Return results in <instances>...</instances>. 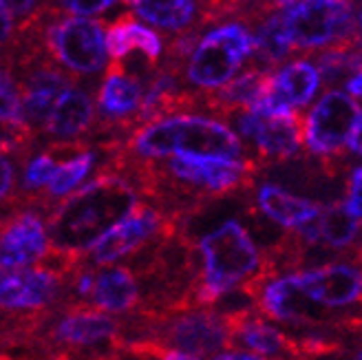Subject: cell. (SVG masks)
<instances>
[{
    "instance_id": "1",
    "label": "cell",
    "mask_w": 362,
    "mask_h": 360,
    "mask_svg": "<svg viewBox=\"0 0 362 360\" xmlns=\"http://www.w3.org/2000/svg\"><path fill=\"white\" fill-rule=\"evenodd\" d=\"M137 206V188L117 170H102L56 208L47 219L49 250L69 259H80L104 232Z\"/></svg>"
},
{
    "instance_id": "2",
    "label": "cell",
    "mask_w": 362,
    "mask_h": 360,
    "mask_svg": "<svg viewBox=\"0 0 362 360\" xmlns=\"http://www.w3.org/2000/svg\"><path fill=\"white\" fill-rule=\"evenodd\" d=\"M124 153L141 159H164L173 155L192 157H243L241 137L221 120L206 115L168 113L139 124L119 141Z\"/></svg>"
},
{
    "instance_id": "3",
    "label": "cell",
    "mask_w": 362,
    "mask_h": 360,
    "mask_svg": "<svg viewBox=\"0 0 362 360\" xmlns=\"http://www.w3.org/2000/svg\"><path fill=\"white\" fill-rule=\"evenodd\" d=\"M204 269L194 287L197 308L214 305L261 272V252L239 221H223L199 241Z\"/></svg>"
},
{
    "instance_id": "4",
    "label": "cell",
    "mask_w": 362,
    "mask_h": 360,
    "mask_svg": "<svg viewBox=\"0 0 362 360\" xmlns=\"http://www.w3.org/2000/svg\"><path fill=\"white\" fill-rule=\"evenodd\" d=\"M29 25L38 31L45 53L66 74L93 78L106 66V38L98 21L88 16H62L60 7H49Z\"/></svg>"
},
{
    "instance_id": "5",
    "label": "cell",
    "mask_w": 362,
    "mask_h": 360,
    "mask_svg": "<svg viewBox=\"0 0 362 360\" xmlns=\"http://www.w3.org/2000/svg\"><path fill=\"white\" fill-rule=\"evenodd\" d=\"M255 51V35L241 23H226L208 31L194 42L184 60V78L190 86L202 91H214L234 76Z\"/></svg>"
},
{
    "instance_id": "6",
    "label": "cell",
    "mask_w": 362,
    "mask_h": 360,
    "mask_svg": "<svg viewBox=\"0 0 362 360\" xmlns=\"http://www.w3.org/2000/svg\"><path fill=\"white\" fill-rule=\"evenodd\" d=\"M122 338V325L106 312L88 308H64V314L40 338L42 352L49 358H64L78 354H108ZM117 354V352H115Z\"/></svg>"
},
{
    "instance_id": "7",
    "label": "cell",
    "mask_w": 362,
    "mask_h": 360,
    "mask_svg": "<svg viewBox=\"0 0 362 360\" xmlns=\"http://www.w3.org/2000/svg\"><path fill=\"white\" fill-rule=\"evenodd\" d=\"M296 49H318L345 42L354 27L349 0H292L281 13Z\"/></svg>"
},
{
    "instance_id": "8",
    "label": "cell",
    "mask_w": 362,
    "mask_h": 360,
    "mask_svg": "<svg viewBox=\"0 0 362 360\" xmlns=\"http://www.w3.org/2000/svg\"><path fill=\"white\" fill-rule=\"evenodd\" d=\"M42 206L27 197H13L0 212V265L29 267L40 263L49 250Z\"/></svg>"
},
{
    "instance_id": "9",
    "label": "cell",
    "mask_w": 362,
    "mask_h": 360,
    "mask_svg": "<svg viewBox=\"0 0 362 360\" xmlns=\"http://www.w3.org/2000/svg\"><path fill=\"white\" fill-rule=\"evenodd\" d=\"M179 232L175 214H166L155 206H135L111 230L90 245V263L108 265L124 257H133L137 250L148 245L159 237H168Z\"/></svg>"
},
{
    "instance_id": "10",
    "label": "cell",
    "mask_w": 362,
    "mask_h": 360,
    "mask_svg": "<svg viewBox=\"0 0 362 360\" xmlns=\"http://www.w3.org/2000/svg\"><path fill=\"white\" fill-rule=\"evenodd\" d=\"M358 102L345 91H327L307 115L305 144L314 155H334L351 137L360 117Z\"/></svg>"
},
{
    "instance_id": "11",
    "label": "cell",
    "mask_w": 362,
    "mask_h": 360,
    "mask_svg": "<svg viewBox=\"0 0 362 360\" xmlns=\"http://www.w3.org/2000/svg\"><path fill=\"white\" fill-rule=\"evenodd\" d=\"M234 126L243 139L252 141V146L263 159H289L300 151L305 126L296 111L265 115L252 109H243L234 115Z\"/></svg>"
},
{
    "instance_id": "12",
    "label": "cell",
    "mask_w": 362,
    "mask_h": 360,
    "mask_svg": "<svg viewBox=\"0 0 362 360\" xmlns=\"http://www.w3.org/2000/svg\"><path fill=\"white\" fill-rule=\"evenodd\" d=\"M64 279L42 265L5 267L0 272V308L9 312H40L62 296Z\"/></svg>"
},
{
    "instance_id": "13",
    "label": "cell",
    "mask_w": 362,
    "mask_h": 360,
    "mask_svg": "<svg viewBox=\"0 0 362 360\" xmlns=\"http://www.w3.org/2000/svg\"><path fill=\"white\" fill-rule=\"evenodd\" d=\"M252 296L259 310L269 318L281 323H296V325H312L322 320V305H318L307 294L296 274H287L279 279H263L252 287H241Z\"/></svg>"
},
{
    "instance_id": "14",
    "label": "cell",
    "mask_w": 362,
    "mask_h": 360,
    "mask_svg": "<svg viewBox=\"0 0 362 360\" xmlns=\"http://www.w3.org/2000/svg\"><path fill=\"white\" fill-rule=\"evenodd\" d=\"M320 86V74L312 62H289L279 74H272L267 91L252 106V111L276 115L307 106Z\"/></svg>"
},
{
    "instance_id": "15",
    "label": "cell",
    "mask_w": 362,
    "mask_h": 360,
    "mask_svg": "<svg viewBox=\"0 0 362 360\" xmlns=\"http://www.w3.org/2000/svg\"><path fill=\"white\" fill-rule=\"evenodd\" d=\"M298 283L322 308H345L362 294V269L351 263H329L298 272Z\"/></svg>"
},
{
    "instance_id": "16",
    "label": "cell",
    "mask_w": 362,
    "mask_h": 360,
    "mask_svg": "<svg viewBox=\"0 0 362 360\" xmlns=\"http://www.w3.org/2000/svg\"><path fill=\"white\" fill-rule=\"evenodd\" d=\"M141 102L144 82L126 74L122 62L113 60V64H108V71L98 91L102 120H108L111 124H129L133 133L139 126L137 113L141 109Z\"/></svg>"
},
{
    "instance_id": "17",
    "label": "cell",
    "mask_w": 362,
    "mask_h": 360,
    "mask_svg": "<svg viewBox=\"0 0 362 360\" xmlns=\"http://www.w3.org/2000/svg\"><path fill=\"white\" fill-rule=\"evenodd\" d=\"M95 120V104L93 95L80 86H66L60 100L53 106V111L45 124L42 135H47L49 141H76L90 131Z\"/></svg>"
},
{
    "instance_id": "18",
    "label": "cell",
    "mask_w": 362,
    "mask_h": 360,
    "mask_svg": "<svg viewBox=\"0 0 362 360\" xmlns=\"http://www.w3.org/2000/svg\"><path fill=\"white\" fill-rule=\"evenodd\" d=\"M135 16L170 35H184L197 31L199 13L206 0H124Z\"/></svg>"
},
{
    "instance_id": "19",
    "label": "cell",
    "mask_w": 362,
    "mask_h": 360,
    "mask_svg": "<svg viewBox=\"0 0 362 360\" xmlns=\"http://www.w3.org/2000/svg\"><path fill=\"white\" fill-rule=\"evenodd\" d=\"M300 230V239L310 245H332V248H347L358 237V219L340 204L329 208H320V212L312 221H307Z\"/></svg>"
},
{
    "instance_id": "20",
    "label": "cell",
    "mask_w": 362,
    "mask_h": 360,
    "mask_svg": "<svg viewBox=\"0 0 362 360\" xmlns=\"http://www.w3.org/2000/svg\"><path fill=\"white\" fill-rule=\"evenodd\" d=\"M257 206L269 221H274L283 228H300L320 212L318 204L307 202L303 197L274 184H265L259 188Z\"/></svg>"
},
{
    "instance_id": "21",
    "label": "cell",
    "mask_w": 362,
    "mask_h": 360,
    "mask_svg": "<svg viewBox=\"0 0 362 360\" xmlns=\"http://www.w3.org/2000/svg\"><path fill=\"white\" fill-rule=\"evenodd\" d=\"M93 166H95V155L90 151H82L74 157L62 159V164H58L56 170H53L45 192H38L33 199L49 210L51 202L62 199L64 194L76 190L86 179V175L93 170Z\"/></svg>"
},
{
    "instance_id": "22",
    "label": "cell",
    "mask_w": 362,
    "mask_h": 360,
    "mask_svg": "<svg viewBox=\"0 0 362 360\" xmlns=\"http://www.w3.org/2000/svg\"><path fill=\"white\" fill-rule=\"evenodd\" d=\"M292 49L294 47L285 31L283 18L276 16L274 11L267 13L255 33V51L252 53H257V64L263 69H272L281 60H285Z\"/></svg>"
},
{
    "instance_id": "23",
    "label": "cell",
    "mask_w": 362,
    "mask_h": 360,
    "mask_svg": "<svg viewBox=\"0 0 362 360\" xmlns=\"http://www.w3.org/2000/svg\"><path fill=\"white\" fill-rule=\"evenodd\" d=\"M0 124L27 131V126L23 122V111H21V91H18V82L11 76V71L5 69L3 64H0Z\"/></svg>"
},
{
    "instance_id": "24",
    "label": "cell",
    "mask_w": 362,
    "mask_h": 360,
    "mask_svg": "<svg viewBox=\"0 0 362 360\" xmlns=\"http://www.w3.org/2000/svg\"><path fill=\"white\" fill-rule=\"evenodd\" d=\"M56 157H53L51 153H38L33 155L29 159V164L25 166V177H23V194L25 197H35L40 190L47 188L49 179L53 175V170H56Z\"/></svg>"
},
{
    "instance_id": "25",
    "label": "cell",
    "mask_w": 362,
    "mask_h": 360,
    "mask_svg": "<svg viewBox=\"0 0 362 360\" xmlns=\"http://www.w3.org/2000/svg\"><path fill=\"white\" fill-rule=\"evenodd\" d=\"M126 33H129L131 51L139 49L144 56H146V60H151L153 64H159L161 53H164V45H161V38L151 27L135 23L129 16V21H126Z\"/></svg>"
},
{
    "instance_id": "26",
    "label": "cell",
    "mask_w": 362,
    "mask_h": 360,
    "mask_svg": "<svg viewBox=\"0 0 362 360\" xmlns=\"http://www.w3.org/2000/svg\"><path fill=\"white\" fill-rule=\"evenodd\" d=\"M0 3H3V7L7 9V13L13 18L16 29L29 25L42 11L40 0H0Z\"/></svg>"
},
{
    "instance_id": "27",
    "label": "cell",
    "mask_w": 362,
    "mask_h": 360,
    "mask_svg": "<svg viewBox=\"0 0 362 360\" xmlns=\"http://www.w3.org/2000/svg\"><path fill=\"white\" fill-rule=\"evenodd\" d=\"M58 5L60 9L76 16H102L115 7L117 0H58Z\"/></svg>"
},
{
    "instance_id": "28",
    "label": "cell",
    "mask_w": 362,
    "mask_h": 360,
    "mask_svg": "<svg viewBox=\"0 0 362 360\" xmlns=\"http://www.w3.org/2000/svg\"><path fill=\"white\" fill-rule=\"evenodd\" d=\"M345 208L354 214L356 219H362V166L356 168L351 179H349V192H347Z\"/></svg>"
},
{
    "instance_id": "29",
    "label": "cell",
    "mask_w": 362,
    "mask_h": 360,
    "mask_svg": "<svg viewBox=\"0 0 362 360\" xmlns=\"http://www.w3.org/2000/svg\"><path fill=\"white\" fill-rule=\"evenodd\" d=\"M13 29H16L13 18L7 13V9L3 5H0V51L9 49V45L13 40Z\"/></svg>"
},
{
    "instance_id": "30",
    "label": "cell",
    "mask_w": 362,
    "mask_h": 360,
    "mask_svg": "<svg viewBox=\"0 0 362 360\" xmlns=\"http://www.w3.org/2000/svg\"><path fill=\"white\" fill-rule=\"evenodd\" d=\"M349 149H351V153L362 155V115L358 117V122H356V126H354V131H351Z\"/></svg>"
},
{
    "instance_id": "31",
    "label": "cell",
    "mask_w": 362,
    "mask_h": 360,
    "mask_svg": "<svg viewBox=\"0 0 362 360\" xmlns=\"http://www.w3.org/2000/svg\"><path fill=\"white\" fill-rule=\"evenodd\" d=\"M345 84H347V93H349V95L362 98V69L356 71V74H354L351 78H347Z\"/></svg>"
},
{
    "instance_id": "32",
    "label": "cell",
    "mask_w": 362,
    "mask_h": 360,
    "mask_svg": "<svg viewBox=\"0 0 362 360\" xmlns=\"http://www.w3.org/2000/svg\"><path fill=\"white\" fill-rule=\"evenodd\" d=\"M356 358H360V360H362V349H360V352L356 354Z\"/></svg>"
},
{
    "instance_id": "33",
    "label": "cell",
    "mask_w": 362,
    "mask_h": 360,
    "mask_svg": "<svg viewBox=\"0 0 362 360\" xmlns=\"http://www.w3.org/2000/svg\"><path fill=\"white\" fill-rule=\"evenodd\" d=\"M360 298H362V294H360Z\"/></svg>"
},
{
    "instance_id": "34",
    "label": "cell",
    "mask_w": 362,
    "mask_h": 360,
    "mask_svg": "<svg viewBox=\"0 0 362 360\" xmlns=\"http://www.w3.org/2000/svg\"><path fill=\"white\" fill-rule=\"evenodd\" d=\"M0 5H3V3H0Z\"/></svg>"
},
{
    "instance_id": "35",
    "label": "cell",
    "mask_w": 362,
    "mask_h": 360,
    "mask_svg": "<svg viewBox=\"0 0 362 360\" xmlns=\"http://www.w3.org/2000/svg\"><path fill=\"white\" fill-rule=\"evenodd\" d=\"M0 340H3V338H0Z\"/></svg>"
}]
</instances>
